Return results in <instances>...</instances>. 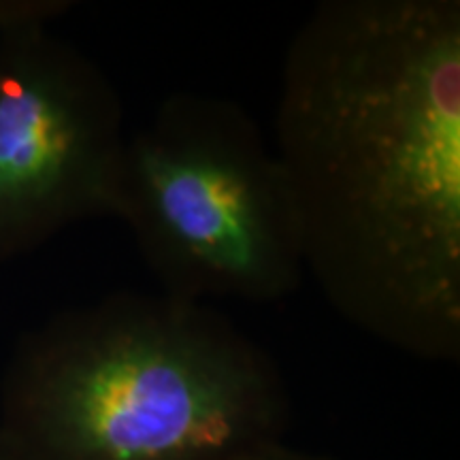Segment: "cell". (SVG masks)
Returning a JSON list of instances; mask_svg holds the SVG:
<instances>
[{"label":"cell","mask_w":460,"mask_h":460,"mask_svg":"<svg viewBox=\"0 0 460 460\" xmlns=\"http://www.w3.org/2000/svg\"><path fill=\"white\" fill-rule=\"evenodd\" d=\"M0 460H34L24 447L11 437L7 430L0 429Z\"/></svg>","instance_id":"52a82bcc"},{"label":"cell","mask_w":460,"mask_h":460,"mask_svg":"<svg viewBox=\"0 0 460 460\" xmlns=\"http://www.w3.org/2000/svg\"><path fill=\"white\" fill-rule=\"evenodd\" d=\"M279 367L207 303L122 290L20 337L0 429L34 460H233L284 441Z\"/></svg>","instance_id":"7a4b0ae2"},{"label":"cell","mask_w":460,"mask_h":460,"mask_svg":"<svg viewBox=\"0 0 460 460\" xmlns=\"http://www.w3.org/2000/svg\"><path fill=\"white\" fill-rule=\"evenodd\" d=\"M124 105L88 54L37 26L0 39V262L115 217Z\"/></svg>","instance_id":"277c9868"},{"label":"cell","mask_w":460,"mask_h":460,"mask_svg":"<svg viewBox=\"0 0 460 460\" xmlns=\"http://www.w3.org/2000/svg\"><path fill=\"white\" fill-rule=\"evenodd\" d=\"M118 220L160 292L278 303L305 278L278 154L239 102L175 92L126 139Z\"/></svg>","instance_id":"3957f363"},{"label":"cell","mask_w":460,"mask_h":460,"mask_svg":"<svg viewBox=\"0 0 460 460\" xmlns=\"http://www.w3.org/2000/svg\"><path fill=\"white\" fill-rule=\"evenodd\" d=\"M275 154L345 322L460 358V3L324 0L288 43Z\"/></svg>","instance_id":"6da1fadb"},{"label":"cell","mask_w":460,"mask_h":460,"mask_svg":"<svg viewBox=\"0 0 460 460\" xmlns=\"http://www.w3.org/2000/svg\"><path fill=\"white\" fill-rule=\"evenodd\" d=\"M233 460H331V458L315 456V454H307V452H298L295 447H288L284 441H279V444L261 447V450L243 454V456L233 458Z\"/></svg>","instance_id":"8992f818"},{"label":"cell","mask_w":460,"mask_h":460,"mask_svg":"<svg viewBox=\"0 0 460 460\" xmlns=\"http://www.w3.org/2000/svg\"><path fill=\"white\" fill-rule=\"evenodd\" d=\"M68 0H0V39L37 26H49L71 11Z\"/></svg>","instance_id":"5b68a950"}]
</instances>
